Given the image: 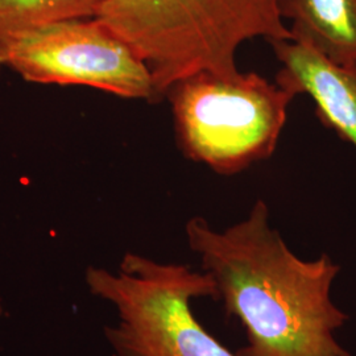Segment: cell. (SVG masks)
I'll return each instance as SVG.
<instances>
[{
    "label": "cell",
    "instance_id": "obj_1",
    "mask_svg": "<svg viewBox=\"0 0 356 356\" xmlns=\"http://www.w3.org/2000/svg\"><path fill=\"white\" fill-rule=\"evenodd\" d=\"M202 270L216 282L226 316L239 319L247 346L239 356H353L335 339L348 316L331 300L341 267L323 254L302 260L269 223L263 200L223 231L202 216L186 223Z\"/></svg>",
    "mask_w": 356,
    "mask_h": 356
},
{
    "label": "cell",
    "instance_id": "obj_2",
    "mask_svg": "<svg viewBox=\"0 0 356 356\" xmlns=\"http://www.w3.org/2000/svg\"><path fill=\"white\" fill-rule=\"evenodd\" d=\"M94 19L147 65L154 102L194 73L236 74V51L248 40L292 38L277 0H106Z\"/></svg>",
    "mask_w": 356,
    "mask_h": 356
},
{
    "label": "cell",
    "instance_id": "obj_3",
    "mask_svg": "<svg viewBox=\"0 0 356 356\" xmlns=\"http://www.w3.org/2000/svg\"><path fill=\"white\" fill-rule=\"evenodd\" d=\"M165 98L184 156L232 176L273 154L294 95L254 72H198L173 83Z\"/></svg>",
    "mask_w": 356,
    "mask_h": 356
},
{
    "label": "cell",
    "instance_id": "obj_4",
    "mask_svg": "<svg viewBox=\"0 0 356 356\" xmlns=\"http://www.w3.org/2000/svg\"><path fill=\"white\" fill-rule=\"evenodd\" d=\"M90 292L114 306L116 326L104 329L116 356H239L197 321L191 301L216 300V282L184 264L124 254L119 272L90 267Z\"/></svg>",
    "mask_w": 356,
    "mask_h": 356
},
{
    "label": "cell",
    "instance_id": "obj_5",
    "mask_svg": "<svg viewBox=\"0 0 356 356\" xmlns=\"http://www.w3.org/2000/svg\"><path fill=\"white\" fill-rule=\"evenodd\" d=\"M0 66L33 83L89 86L126 99L154 102L147 65L97 19L24 32L0 51Z\"/></svg>",
    "mask_w": 356,
    "mask_h": 356
},
{
    "label": "cell",
    "instance_id": "obj_6",
    "mask_svg": "<svg viewBox=\"0 0 356 356\" xmlns=\"http://www.w3.org/2000/svg\"><path fill=\"white\" fill-rule=\"evenodd\" d=\"M270 45L281 64L276 83L294 97L309 95L321 123L356 148V67L334 64L292 38Z\"/></svg>",
    "mask_w": 356,
    "mask_h": 356
},
{
    "label": "cell",
    "instance_id": "obj_7",
    "mask_svg": "<svg viewBox=\"0 0 356 356\" xmlns=\"http://www.w3.org/2000/svg\"><path fill=\"white\" fill-rule=\"evenodd\" d=\"M291 36L334 64L356 67V0H277Z\"/></svg>",
    "mask_w": 356,
    "mask_h": 356
},
{
    "label": "cell",
    "instance_id": "obj_8",
    "mask_svg": "<svg viewBox=\"0 0 356 356\" xmlns=\"http://www.w3.org/2000/svg\"><path fill=\"white\" fill-rule=\"evenodd\" d=\"M106 0H0V51L13 38L41 26L94 19Z\"/></svg>",
    "mask_w": 356,
    "mask_h": 356
},
{
    "label": "cell",
    "instance_id": "obj_9",
    "mask_svg": "<svg viewBox=\"0 0 356 356\" xmlns=\"http://www.w3.org/2000/svg\"><path fill=\"white\" fill-rule=\"evenodd\" d=\"M0 69H1V66H0Z\"/></svg>",
    "mask_w": 356,
    "mask_h": 356
}]
</instances>
